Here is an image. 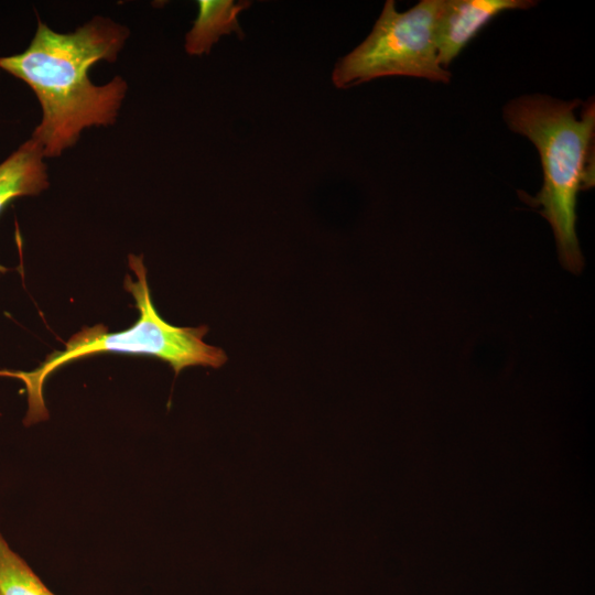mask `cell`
<instances>
[{"label": "cell", "mask_w": 595, "mask_h": 595, "mask_svg": "<svg viewBox=\"0 0 595 595\" xmlns=\"http://www.w3.org/2000/svg\"><path fill=\"white\" fill-rule=\"evenodd\" d=\"M0 595H54L1 533Z\"/></svg>", "instance_id": "cell-8"}, {"label": "cell", "mask_w": 595, "mask_h": 595, "mask_svg": "<svg viewBox=\"0 0 595 595\" xmlns=\"http://www.w3.org/2000/svg\"><path fill=\"white\" fill-rule=\"evenodd\" d=\"M197 3V19L185 37V50L188 54L209 53L213 44L225 34L235 32L240 39L244 37L238 23V15L242 10L250 7V1L202 0Z\"/></svg>", "instance_id": "cell-7"}, {"label": "cell", "mask_w": 595, "mask_h": 595, "mask_svg": "<svg viewBox=\"0 0 595 595\" xmlns=\"http://www.w3.org/2000/svg\"><path fill=\"white\" fill-rule=\"evenodd\" d=\"M128 266L136 279L127 275L126 290L133 296L139 311V320L125 331L109 332L97 324L84 327L74 334L62 350H55L31 371L0 369V377L21 380L28 394L25 425L48 419L43 399L46 378L62 366L90 355L104 353H126L148 355L167 363L178 375L193 366L220 368L227 361L226 353L203 340L208 332L206 325L178 327L164 321L154 307L147 280V269L142 257L129 255Z\"/></svg>", "instance_id": "cell-3"}, {"label": "cell", "mask_w": 595, "mask_h": 595, "mask_svg": "<svg viewBox=\"0 0 595 595\" xmlns=\"http://www.w3.org/2000/svg\"><path fill=\"white\" fill-rule=\"evenodd\" d=\"M537 4L534 0H441L435 24L440 65L447 69L479 31L500 13Z\"/></svg>", "instance_id": "cell-5"}, {"label": "cell", "mask_w": 595, "mask_h": 595, "mask_svg": "<svg viewBox=\"0 0 595 595\" xmlns=\"http://www.w3.org/2000/svg\"><path fill=\"white\" fill-rule=\"evenodd\" d=\"M528 94L508 101L502 118L508 128L530 140L538 150L543 184L536 196L521 199L550 224L561 266L578 274L584 256L576 231L577 196L594 185L591 149L595 132V104Z\"/></svg>", "instance_id": "cell-2"}, {"label": "cell", "mask_w": 595, "mask_h": 595, "mask_svg": "<svg viewBox=\"0 0 595 595\" xmlns=\"http://www.w3.org/2000/svg\"><path fill=\"white\" fill-rule=\"evenodd\" d=\"M441 0H421L399 12L387 0L369 35L342 57L332 73L337 88L386 76H409L448 84L452 73L437 61L435 24Z\"/></svg>", "instance_id": "cell-4"}, {"label": "cell", "mask_w": 595, "mask_h": 595, "mask_svg": "<svg viewBox=\"0 0 595 595\" xmlns=\"http://www.w3.org/2000/svg\"><path fill=\"white\" fill-rule=\"evenodd\" d=\"M129 31L110 19L96 17L71 33H58L39 21L25 51L0 57V68L34 91L42 120L32 139L45 158L74 145L84 129L115 122L128 85L120 76L97 86L88 76L99 61L113 62Z\"/></svg>", "instance_id": "cell-1"}, {"label": "cell", "mask_w": 595, "mask_h": 595, "mask_svg": "<svg viewBox=\"0 0 595 595\" xmlns=\"http://www.w3.org/2000/svg\"><path fill=\"white\" fill-rule=\"evenodd\" d=\"M42 148L30 138L0 163V212L12 199L37 195L48 186Z\"/></svg>", "instance_id": "cell-6"}]
</instances>
